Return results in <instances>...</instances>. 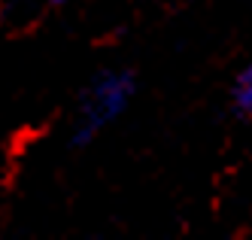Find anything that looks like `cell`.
Wrapping results in <instances>:
<instances>
[{"label": "cell", "mask_w": 252, "mask_h": 240, "mask_svg": "<svg viewBox=\"0 0 252 240\" xmlns=\"http://www.w3.org/2000/svg\"><path fill=\"white\" fill-rule=\"evenodd\" d=\"M40 3H46V6H64L67 0H40Z\"/></svg>", "instance_id": "cell-3"}, {"label": "cell", "mask_w": 252, "mask_h": 240, "mask_svg": "<svg viewBox=\"0 0 252 240\" xmlns=\"http://www.w3.org/2000/svg\"><path fill=\"white\" fill-rule=\"evenodd\" d=\"M231 106L234 113L252 119V64H246L231 82Z\"/></svg>", "instance_id": "cell-2"}, {"label": "cell", "mask_w": 252, "mask_h": 240, "mask_svg": "<svg viewBox=\"0 0 252 240\" xmlns=\"http://www.w3.org/2000/svg\"><path fill=\"white\" fill-rule=\"evenodd\" d=\"M137 79L125 67H106L85 85L79 106H76V122L70 128V143L88 146L94 143L106 128H113L134 101Z\"/></svg>", "instance_id": "cell-1"}]
</instances>
